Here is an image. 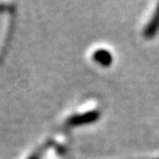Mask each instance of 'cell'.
Listing matches in <instances>:
<instances>
[{"instance_id":"1","label":"cell","mask_w":159,"mask_h":159,"mask_svg":"<svg viewBox=\"0 0 159 159\" xmlns=\"http://www.w3.org/2000/svg\"><path fill=\"white\" fill-rule=\"evenodd\" d=\"M158 31H159V5L157 7V10H156V12H154L152 19L146 25L145 31H144V35H145L146 39H152L154 35L157 34Z\"/></svg>"},{"instance_id":"2","label":"cell","mask_w":159,"mask_h":159,"mask_svg":"<svg viewBox=\"0 0 159 159\" xmlns=\"http://www.w3.org/2000/svg\"><path fill=\"white\" fill-rule=\"evenodd\" d=\"M98 117H99V113L94 111V112L85 113L84 116H74L68 119V123L72 125H81V124H87V123L94 121L96 119H98Z\"/></svg>"},{"instance_id":"3","label":"cell","mask_w":159,"mask_h":159,"mask_svg":"<svg viewBox=\"0 0 159 159\" xmlns=\"http://www.w3.org/2000/svg\"><path fill=\"white\" fill-rule=\"evenodd\" d=\"M94 60H96L97 63H99L100 65H104V66H107L111 64L112 61V57H111V54L108 53L107 51H105V50H99V51H97L94 53Z\"/></svg>"},{"instance_id":"4","label":"cell","mask_w":159,"mask_h":159,"mask_svg":"<svg viewBox=\"0 0 159 159\" xmlns=\"http://www.w3.org/2000/svg\"><path fill=\"white\" fill-rule=\"evenodd\" d=\"M31 159H38V157H32Z\"/></svg>"}]
</instances>
